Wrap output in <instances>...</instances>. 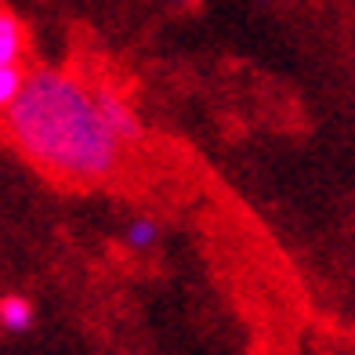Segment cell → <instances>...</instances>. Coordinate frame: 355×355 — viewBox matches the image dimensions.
<instances>
[{
	"label": "cell",
	"mask_w": 355,
	"mask_h": 355,
	"mask_svg": "<svg viewBox=\"0 0 355 355\" xmlns=\"http://www.w3.org/2000/svg\"><path fill=\"white\" fill-rule=\"evenodd\" d=\"M171 4H182V0H171Z\"/></svg>",
	"instance_id": "obj_7"
},
{
	"label": "cell",
	"mask_w": 355,
	"mask_h": 355,
	"mask_svg": "<svg viewBox=\"0 0 355 355\" xmlns=\"http://www.w3.org/2000/svg\"><path fill=\"white\" fill-rule=\"evenodd\" d=\"M156 236H159L156 221H149V218H131V221H127V229H123V243L131 247V250H149V247L156 243Z\"/></svg>",
	"instance_id": "obj_5"
},
{
	"label": "cell",
	"mask_w": 355,
	"mask_h": 355,
	"mask_svg": "<svg viewBox=\"0 0 355 355\" xmlns=\"http://www.w3.org/2000/svg\"><path fill=\"white\" fill-rule=\"evenodd\" d=\"M0 322H4L8 334H26L29 327H33V304H29L22 294L0 297Z\"/></svg>",
	"instance_id": "obj_4"
},
{
	"label": "cell",
	"mask_w": 355,
	"mask_h": 355,
	"mask_svg": "<svg viewBox=\"0 0 355 355\" xmlns=\"http://www.w3.org/2000/svg\"><path fill=\"white\" fill-rule=\"evenodd\" d=\"M98 102H102V112H105L109 127L116 131V138L120 141H135L138 138V116H135V109L127 105L120 94H112L105 87H98Z\"/></svg>",
	"instance_id": "obj_2"
},
{
	"label": "cell",
	"mask_w": 355,
	"mask_h": 355,
	"mask_svg": "<svg viewBox=\"0 0 355 355\" xmlns=\"http://www.w3.org/2000/svg\"><path fill=\"white\" fill-rule=\"evenodd\" d=\"M26 80H29V73H22L19 66H0V105L8 109L15 98H19Z\"/></svg>",
	"instance_id": "obj_6"
},
{
	"label": "cell",
	"mask_w": 355,
	"mask_h": 355,
	"mask_svg": "<svg viewBox=\"0 0 355 355\" xmlns=\"http://www.w3.org/2000/svg\"><path fill=\"white\" fill-rule=\"evenodd\" d=\"M22 47H26V37H22L19 19L11 11H0V66H19Z\"/></svg>",
	"instance_id": "obj_3"
},
{
	"label": "cell",
	"mask_w": 355,
	"mask_h": 355,
	"mask_svg": "<svg viewBox=\"0 0 355 355\" xmlns=\"http://www.w3.org/2000/svg\"><path fill=\"white\" fill-rule=\"evenodd\" d=\"M4 120L15 149L55 178L98 182L120 164L123 141L105 120L98 91L73 73L33 69Z\"/></svg>",
	"instance_id": "obj_1"
}]
</instances>
